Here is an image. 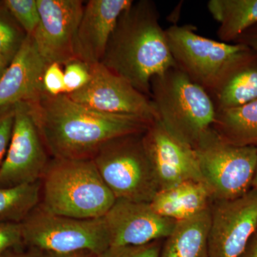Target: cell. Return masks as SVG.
Here are the masks:
<instances>
[{"label":"cell","mask_w":257,"mask_h":257,"mask_svg":"<svg viewBox=\"0 0 257 257\" xmlns=\"http://www.w3.org/2000/svg\"><path fill=\"white\" fill-rule=\"evenodd\" d=\"M25 104L51 158L92 160L107 142L145 133L153 123L137 116L99 112L66 94L52 96L45 91Z\"/></svg>","instance_id":"6da1fadb"},{"label":"cell","mask_w":257,"mask_h":257,"mask_svg":"<svg viewBox=\"0 0 257 257\" xmlns=\"http://www.w3.org/2000/svg\"><path fill=\"white\" fill-rule=\"evenodd\" d=\"M100 62L150 98L152 79L176 66L154 2L134 1L121 13Z\"/></svg>","instance_id":"7a4b0ae2"},{"label":"cell","mask_w":257,"mask_h":257,"mask_svg":"<svg viewBox=\"0 0 257 257\" xmlns=\"http://www.w3.org/2000/svg\"><path fill=\"white\" fill-rule=\"evenodd\" d=\"M115 201L92 160L51 158L41 179L42 209L77 219H99Z\"/></svg>","instance_id":"3957f363"},{"label":"cell","mask_w":257,"mask_h":257,"mask_svg":"<svg viewBox=\"0 0 257 257\" xmlns=\"http://www.w3.org/2000/svg\"><path fill=\"white\" fill-rule=\"evenodd\" d=\"M150 91L158 121L183 143L194 148L212 127L216 109L210 94L177 66L154 77Z\"/></svg>","instance_id":"277c9868"},{"label":"cell","mask_w":257,"mask_h":257,"mask_svg":"<svg viewBox=\"0 0 257 257\" xmlns=\"http://www.w3.org/2000/svg\"><path fill=\"white\" fill-rule=\"evenodd\" d=\"M165 31L176 66L210 96L234 70L257 55L243 44L198 35L191 25H172Z\"/></svg>","instance_id":"5b68a950"},{"label":"cell","mask_w":257,"mask_h":257,"mask_svg":"<svg viewBox=\"0 0 257 257\" xmlns=\"http://www.w3.org/2000/svg\"><path fill=\"white\" fill-rule=\"evenodd\" d=\"M143 133L113 139L92 159L116 199L150 203L160 191Z\"/></svg>","instance_id":"8992f818"},{"label":"cell","mask_w":257,"mask_h":257,"mask_svg":"<svg viewBox=\"0 0 257 257\" xmlns=\"http://www.w3.org/2000/svg\"><path fill=\"white\" fill-rule=\"evenodd\" d=\"M194 150L213 201L236 199L251 189L257 169V147L227 143L211 127Z\"/></svg>","instance_id":"52a82bcc"},{"label":"cell","mask_w":257,"mask_h":257,"mask_svg":"<svg viewBox=\"0 0 257 257\" xmlns=\"http://www.w3.org/2000/svg\"><path fill=\"white\" fill-rule=\"evenodd\" d=\"M21 224L25 247L44 253L90 251L99 256L110 246L103 217L82 219L57 215L39 204Z\"/></svg>","instance_id":"ba28073f"},{"label":"cell","mask_w":257,"mask_h":257,"mask_svg":"<svg viewBox=\"0 0 257 257\" xmlns=\"http://www.w3.org/2000/svg\"><path fill=\"white\" fill-rule=\"evenodd\" d=\"M89 68L90 80L80 90L68 94L71 99L99 112L137 116L152 122L159 119L151 99L127 81L101 62L89 64Z\"/></svg>","instance_id":"9c48e42d"},{"label":"cell","mask_w":257,"mask_h":257,"mask_svg":"<svg viewBox=\"0 0 257 257\" xmlns=\"http://www.w3.org/2000/svg\"><path fill=\"white\" fill-rule=\"evenodd\" d=\"M50 160L27 104H15L13 136L0 167V187L40 182Z\"/></svg>","instance_id":"30bf717a"},{"label":"cell","mask_w":257,"mask_h":257,"mask_svg":"<svg viewBox=\"0 0 257 257\" xmlns=\"http://www.w3.org/2000/svg\"><path fill=\"white\" fill-rule=\"evenodd\" d=\"M208 257H239L257 229V188L236 199L213 201Z\"/></svg>","instance_id":"8fae6325"},{"label":"cell","mask_w":257,"mask_h":257,"mask_svg":"<svg viewBox=\"0 0 257 257\" xmlns=\"http://www.w3.org/2000/svg\"><path fill=\"white\" fill-rule=\"evenodd\" d=\"M40 23L32 35L47 64L64 66L77 60L75 43L84 10L81 0H37Z\"/></svg>","instance_id":"7c38bea8"},{"label":"cell","mask_w":257,"mask_h":257,"mask_svg":"<svg viewBox=\"0 0 257 257\" xmlns=\"http://www.w3.org/2000/svg\"><path fill=\"white\" fill-rule=\"evenodd\" d=\"M110 247L142 246L166 239L177 221L161 216L150 203L116 199L103 217Z\"/></svg>","instance_id":"4fadbf2b"},{"label":"cell","mask_w":257,"mask_h":257,"mask_svg":"<svg viewBox=\"0 0 257 257\" xmlns=\"http://www.w3.org/2000/svg\"><path fill=\"white\" fill-rule=\"evenodd\" d=\"M143 142L160 191L189 181L203 182L194 148L172 135L160 121L147 128Z\"/></svg>","instance_id":"5bb4252c"},{"label":"cell","mask_w":257,"mask_h":257,"mask_svg":"<svg viewBox=\"0 0 257 257\" xmlns=\"http://www.w3.org/2000/svg\"><path fill=\"white\" fill-rule=\"evenodd\" d=\"M133 0H89L84 4L77 37V60L91 64L100 62L121 13Z\"/></svg>","instance_id":"9a60e30c"},{"label":"cell","mask_w":257,"mask_h":257,"mask_svg":"<svg viewBox=\"0 0 257 257\" xmlns=\"http://www.w3.org/2000/svg\"><path fill=\"white\" fill-rule=\"evenodd\" d=\"M46 62L28 35L0 79V106L28 103L45 92L43 76Z\"/></svg>","instance_id":"2e32d148"},{"label":"cell","mask_w":257,"mask_h":257,"mask_svg":"<svg viewBox=\"0 0 257 257\" xmlns=\"http://www.w3.org/2000/svg\"><path fill=\"white\" fill-rule=\"evenodd\" d=\"M212 202L210 191L204 182L189 181L159 191L150 204L161 216L179 222L209 209Z\"/></svg>","instance_id":"e0dca14e"},{"label":"cell","mask_w":257,"mask_h":257,"mask_svg":"<svg viewBox=\"0 0 257 257\" xmlns=\"http://www.w3.org/2000/svg\"><path fill=\"white\" fill-rule=\"evenodd\" d=\"M210 208L198 215L177 222L162 243L158 257H208Z\"/></svg>","instance_id":"ac0fdd59"},{"label":"cell","mask_w":257,"mask_h":257,"mask_svg":"<svg viewBox=\"0 0 257 257\" xmlns=\"http://www.w3.org/2000/svg\"><path fill=\"white\" fill-rule=\"evenodd\" d=\"M207 8L219 24L217 35L221 42H235L257 25V0H210Z\"/></svg>","instance_id":"d6986e66"},{"label":"cell","mask_w":257,"mask_h":257,"mask_svg":"<svg viewBox=\"0 0 257 257\" xmlns=\"http://www.w3.org/2000/svg\"><path fill=\"white\" fill-rule=\"evenodd\" d=\"M213 130L227 143L257 147V99L216 111Z\"/></svg>","instance_id":"ffe728a7"},{"label":"cell","mask_w":257,"mask_h":257,"mask_svg":"<svg viewBox=\"0 0 257 257\" xmlns=\"http://www.w3.org/2000/svg\"><path fill=\"white\" fill-rule=\"evenodd\" d=\"M211 99L216 111L238 107L257 99V55L232 72Z\"/></svg>","instance_id":"44dd1931"},{"label":"cell","mask_w":257,"mask_h":257,"mask_svg":"<svg viewBox=\"0 0 257 257\" xmlns=\"http://www.w3.org/2000/svg\"><path fill=\"white\" fill-rule=\"evenodd\" d=\"M40 199L41 181L0 187V223L21 224L38 207Z\"/></svg>","instance_id":"7402d4cb"},{"label":"cell","mask_w":257,"mask_h":257,"mask_svg":"<svg viewBox=\"0 0 257 257\" xmlns=\"http://www.w3.org/2000/svg\"><path fill=\"white\" fill-rule=\"evenodd\" d=\"M27 36L26 32L0 1V55L10 63Z\"/></svg>","instance_id":"603a6c76"},{"label":"cell","mask_w":257,"mask_h":257,"mask_svg":"<svg viewBox=\"0 0 257 257\" xmlns=\"http://www.w3.org/2000/svg\"><path fill=\"white\" fill-rule=\"evenodd\" d=\"M2 2L27 35H33L40 20L37 0H3Z\"/></svg>","instance_id":"cb8c5ba5"},{"label":"cell","mask_w":257,"mask_h":257,"mask_svg":"<svg viewBox=\"0 0 257 257\" xmlns=\"http://www.w3.org/2000/svg\"><path fill=\"white\" fill-rule=\"evenodd\" d=\"M63 69L64 94L77 92L90 80V68L87 62L74 60L64 64Z\"/></svg>","instance_id":"d4e9b609"},{"label":"cell","mask_w":257,"mask_h":257,"mask_svg":"<svg viewBox=\"0 0 257 257\" xmlns=\"http://www.w3.org/2000/svg\"><path fill=\"white\" fill-rule=\"evenodd\" d=\"M162 246L159 240L142 246L110 247L99 257H158Z\"/></svg>","instance_id":"484cf974"},{"label":"cell","mask_w":257,"mask_h":257,"mask_svg":"<svg viewBox=\"0 0 257 257\" xmlns=\"http://www.w3.org/2000/svg\"><path fill=\"white\" fill-rule=\"evenodd\" d=\"M15 118V105L0 106V167L9 148Z\"/></svg>","instance_id":"4316f807"},{"label":"cell","mask_w":257,"mask_h":257,"mask_svg":"<svg viewBox=\"0 0 257 257\" xmlns=\"http://www.w3.org/2000/svg\"><path fill=\"white\" fill-rule=\"evenodd\" d=\"M25 246L23 228L18 223H0V256L8 251Z\"/></svg>","instance_id":"83f0119b"},{"label":"cell","mask_w":257,"mask_h":257,"mask_svg":"<svg viewBox=\"0 0 257 257\" xmlns=\"http://www.w3.org/2000/svg\"><path fill=\"white\" fill-rule=\"evenodd\" d=\"M43 86L45 92L50 95L64 94L63 66L58 63L48 64L43 76Z\"/></svg>","instance_id":"f1b7e54d"},{"label":"cell","mask_w":257,"mask_h":257,"mask_svg":"<svg viewBox=\"0 0 257 257\" xmlns=\"http://www.w3.org/2000/svg\"><path fill=\"white\" fill-rule=\"evenodd\" d=\"M235 42L246 45L257 54V25L244 32Z\"/></svg>","instance_id":"f546056e"},{"label":"cell","mask_w":257,"mask_h":257,"mask_svg":"<svg viewBox=\"0 0 257 257\" xmlns=\"http://www.w3.org/2000/svg\"><path fill=\"white\" fill-rule=\"evenodd\" d=\"M0 257H46L45 253L35 248L26 247L10 250Z\"/></svg>","instance_id":"4dcf8cb0"},{"label":"cell","mask_w":257,"mask_h":257,"mask_svg":"<svg viewBox=\"0 0 257 257\" xmlns=\"http://www.w3.org/2000/svg\"><path fill=\"white\" fill-rule=\"evenodd\" d=\"M239 257H257V229L250 237L246 247Z\"/></svg>","instance_id":"1f68e13d"},{"label":"cell","mask_w":257,"mask_h":257,"mask_svg":"<svg viewBox=\"0 0 257 257\" xmlns=\"http://www.w3.org/2000/svg\"><path fill=\"white\" fill-rule=\"evenodd\" d=\"M45 253L46 257H99V255L90 251H79L67 253Z\"/></svg>","instance_id":"d6a6232c"},{"label":"cell","mask_w":257,"mask_h":257,"mask_svg":"<svg viewBox=\"0 0 257 257\" xmlns=\"http://www.w3.org/2000/svg\"><path fill=\"white\" fill-rule=\"evenodd\" d=\"M10 64V62L5 58L4 56L0 55V79H1L3 74H4L5 71L8 69Z\"/></svg>","instance_id":"836d02e7"},{"label":"cell","mask_w":257,"mask_h":257,"mask_svg":"<svg viewBox=\"0 0 257 257\" xmlns=\"http://www.w3.org/2000/svg\"><path fill=\"white\" fill-rule=\"evenodd\" d=\"M251 188H257V169L256 171V174H255L254 178L253 179Z\"/></svg>","instance_id":"e575fe53"}]
</instances>
